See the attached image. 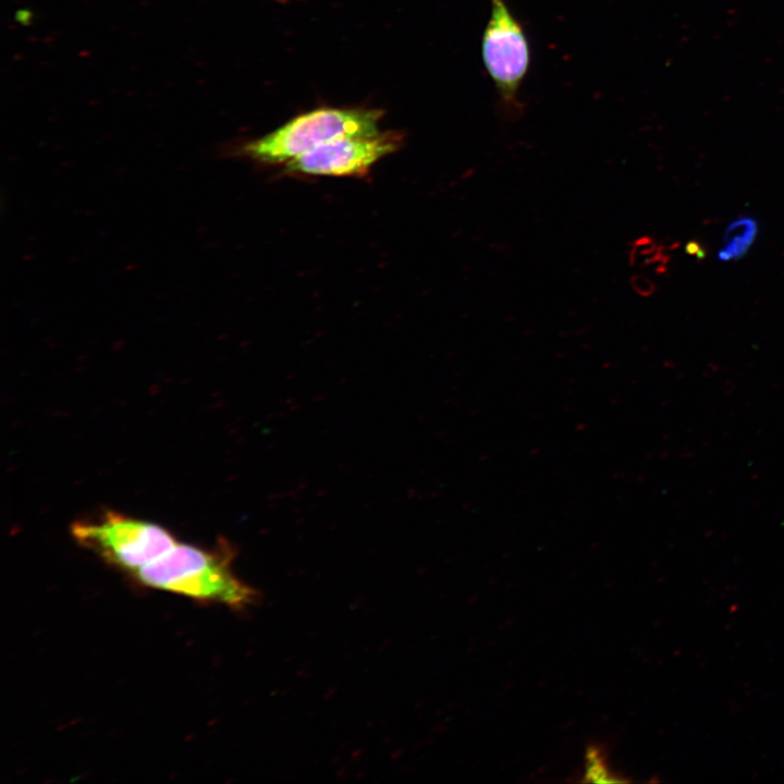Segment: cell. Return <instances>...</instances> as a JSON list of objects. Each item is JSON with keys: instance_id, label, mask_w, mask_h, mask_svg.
<instances>
[{"instance_id": "cell-3", "label": "cell", "mask_w": 784, "mask_h": 784, "mask_svg": "<svg viewBox=\"0 0 784 784\" xmlns=\"http://www.w3.org/2000/svg\"><path fill=\"white\" fill-rule=\"evenodd\" d=\"M72 534L82 546L131 574L177 543L166 528L114 512L75 523Z\"/></svg>"}, {"instance_id": "cell-8", "label": "cell", "mask_w": 784, "mask_h": 784, "mask_svg": "<svg viewBox=\"0 0 784 784\" xmlns=\"http://www.w3.org/2000/svg\"><path fill=\"white\" fill-rule=\"evenodd\" d=\"M633 287L635 291L644 296L650 295L654 291L653 283L646 277L636 275L632 280Z\"/></svg>"}, {"instance_id": "cell-2", "label": "cell", "mask_w": 784, "mask_h": 784, "mask_svg": "<svg viewBox=\"0 0 784 784\" xmlns=\"http://www.w3.org/2000/svg\"><path fill=\"white\" fill-rule=\"evenodd\" d=\"M382 114L377 109H317L294 118L261 138L248 142L241 151L259 162H287L340 137L379 133L378 123Z\"/></svg>"}, {"instance_id": "cell-4", "label": "cell", "mask_w": 784, "mask_h": 784, "mask_svg": "<svg viewBox=\"0 0 784 784\" xmlns=\"http://www.w3.org/2000/svg\"><path fill=\"white\" fill-rule=\"evenodd\" d=\"M491 12L481 40L486 70L505 109L519 107L517 93L530 63L524 29L505 0H490Z\"/></svg>"}, {"instance_id": "cell-7", "label": "cell", "mask_w": 784, "mask_h": 784, "mask_svg": "<svg viewBox=\"0 0 784 784\" xmlns=\"http://www.w3.org/2000/svg\"><path fill=\"white\" fill-rule=\"evenodd\" d=\"M585 765L586 770L584 775L586 782L614 783L625 781L624 779H620L609 768L600 747L591 746L587 749Z\"/></svg>"}, {"instance_id": "cell-9", "label": "cell", "mask_w": 784, "mask_h": 784, "mask_svg": "<svg viewBox=\"0 0 784 784\" xmlns=\"http://www.w3.org/2000/svg\"><path fill=\"white\" fill-rule=\"evenodd\" d=\"M687 252L689 254L696 255L698 257L703 256V250L700 249L699 245L697 243L690 242L687 245Z\"/></svg>"}, {"instance_id": "cell-5", "label": "cell", "mask_w": 784, "mask_h": 784, "mask_svg": "<svg viewBox=\"0 0 784 784\" xmlns=\"http://www.w3.org/2000/svg\"><path fill=\"white\" fill-rule=\"evenodd\" d=\"M402 142V134L394 131L340 137L287 161L286 171L310 175H365L379 159L396 151Z\"/></svg>"}, {"instance_id": "cell-1", "label": "cell", "mask_w": 784, "mask_h": 784, "mask_svg": "<svg viewBox=\"0 0 784 784\" xmlns=\"http://www.w3.org/2000/svg\"><path fill=\"white\" fill-rule=\"evenodd\" d=\"M232 558L226 547L206 550L177 542L132 575L147 587L243 610L257 601L258 591L234 574Z\"/></svg>"}, {"instance_id": "cell-6", "label": "cell", "mask_w": 784, "mask_h": 784, "mask_svg": "<svg viewBox=\"0 0 784 784\" xmlns=\"http://www.w3.org/2000/svg\"><path fill=\"white\" fill-rule=\"evenodd\" d=\"M757 231L758 224L754 218L739 217L732 221L725 230L719 259L728 261L743 257L754 243Z\"/></svg>"}]
</instances>
